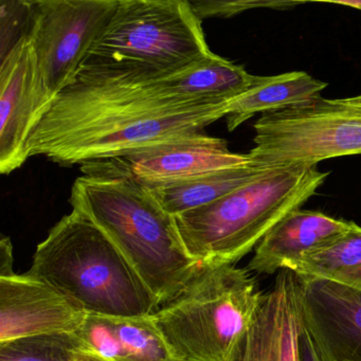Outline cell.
I'll list each match as a JSON object with an SVG mask.
<instances>
[{
  "mask_svg": "<svg viewBox=\"0 0 361 361\" xmlns=\"http://www.w3.org/2000/svg\"><path fill=\"white\" fill-rule=\"evenodd\" d=\"M164 75L82 65L46 107L27 141L28 157L62 166L115 159L164 143L206 136L227 117L225 99H190L169 92Z\"/></svg>",
  "mask_w": 361,
  "mask_h": 361,
  "instance_id": "6da1fadb",
  "label": "cell"
},
{
  "mask_svg": "<svg viewBox=\"0 0 361 361\" xmlns=\"http://www.w3.org/2000/svg\"><path fill=\"white\" fill-rule=\"evenodd\" d=\"M69 198L121 251L160 305L187 286L200 268L188 253L175 216L132 176L81 166Z\"/></svg>",
  "mask_w": 361,
  "mask_h": 361,
  "instance_id": "7a4b0ae2",
  "label": "cell"
},
{
  "mask_svg": "<svg viewBox=\"0 0 361 361\" xmlns=\"http://www.w3.org/2000/svg\"><path fill=\"white\" fill-rule=\"evenodd\" d=\"M28 274L54 287L87 314L147 317L155 295L121 251L88 217L73 211L37 246Z\"/></svg>",
  "mask_w": 361,
  "mask_h": 361,
  "instance_id": "3957f363",
  "label": "cell"
},
{
  "mask_svg": "<svg viewBox=\"0 0 361 361\" xmlns=\"http://www.w3.org/2000/svg\"><path fill=\"white\" fill-rule=\"evenodd\" d=\"M329 173L272 169L212 204L175 216L188 253L200 263L234 264L316 194Z\"/></svg>",
  "mask_w": 361,
  "mask_h": 361,
  "instance_id": "277c9868",
  "label": "cell"
},
{
  "mask_svg": "<svg viewBox=\"0 0 361 361\" xmlns=\"http://www.w3.org/2000/svg\"><path fill=\"white\" fill-rule=\"evenodd\" d=\"M263 293L248 269L202 263L187 286L153 314L176 361H230Z\"/></svg>",
  "mask_w": 361,
  "mask_h": 361,
  "instance_id": "5b68a950",
  "label": "cell"
},
{
  "mask_svg": "<svg viewBox=\"0 0 361 361\" xmlns=\"http://www.w3.org/2000/svg\"><path fill=\"white\" fill-rule=\"evenodd\" d=\"M212 54L190 0H120L82 65L171 75Z\"/></svg>",
  "mask_w": 361,
  "mask_h": 361,
  "instance_id": "8992f818",
  "label": "cell"
},
{
  "mask_svg": "<svg viewBox=\"0 0 361 361\" xmlns=\"http://www.w3.org/2000/svg\"><path fill=\"white\" fill-rule=\"evenodd\" d=\"M249 156L267 169L307 166L342 156L361 155V94L314 99L264 114L253 124Z\"/></svg>",
  "mask_w": 361,
  "mask_h": 361,
  "instance_id": "52a82bcc",
  "label": "cell"
},
{
  "mask_svg": "<svg viewBox=\"0 0 361 361\" xmlns=\"http://www.w3.org/2000/svg\"><path fill=\"white\" fill-rule=\"evenodd\" d=\"M119 1H29L28 39L43 113L73 81L92 46L111 22Z\"/></svg>",
  "mask_w": 361,
  "mask_h": 361,
  "instance_id": "ba28073f",
  "label": "cell"
},
{
  "mask_svg": "<svg viewBox=\"0 0 361 361\" xmlns=\"http://www.w3.org/2000/svg\"><path fill=\"white\" fill-rule=\"evenodd\" d=\"M249 154L232 153L227 141L214 137L164 143L115 159L82 164L111 174L132 176L149 189L189 180L215 171L252 164Z\"/></svg>",
  "mask_w": 361,
  "mask_h": 361,
  "instance_id": "9c48e42d",
  "label": "cell"
},
{
  "mask_svg": "<svg viewBox=\"0 0 361 361\" xmlns=\"http://www.w3.org/2000/svg\"><path fill=\"white\" fill-rule=\"evenodd\" d=\"M43 113L28 35L0 64V172L11 174L29 159L27 141Z\"/></svg>",
  "mask_w": 361,
  "mask_h": 361,
  "instance_id": "30bf717a",
  "label": "cell"
},
{
  "mask_svg": "<svg viewBox=\"0 0 361 361\" xmlns=\"http://www.w3.org/2000/svg\"><path fill=\"white\" fill-rule=\"evenodd\" d=\"M86 317L65 295L28 272L0 278V342L75 334Z\"/></svg>",
  "mask_w": 361,
  "mask_h": 361,
  "instance_id": "8fae6325",
  "label": "cell"
},
{
  "mask_svg": "<svg viewBox=\"0 0 361 361\" xmlns=\"http://www.w3.org/2000/svg\"><path fill=\"white\" fill-rule=\"evenodd\" d=\"M298 278L302 316L327 358L361 361L360 289L324 279Z\"/></svg>",
  "mask_w": 361,
  "mask_h": 361,
  "instance_id": "7c38bea8",
  "label": "cell"
},
{
  "mask_svg": "<svg viewBox=\"0 0 361 361\" xmlns=\"http://www.w3.org/2000/svg\"><path fill=\"white\" fill-rule=\"evenodd\" d=\"M300 323L299 278L280 270L230 361H297Z\"/></svg>",
  "mask_w": 361,
  "mask_h": 361,
  "instance_id": "4fadbf2b",
  "label": "cell"
},
{
  "mask_svg": "<svg viewBox=\"0 0 361 361\" xmlns=\"http://www.w3.org/2000/svg\"><path fill=\"white\" fill-rule=\"evenodd\" d=\"M320 212L293 211L276 224L255 248L249 271L272 274L293 270L300 261L337 240L354 226Z\"/></svg>",
  "mask_w": 361,
  "mask_h": 361,
  "instance_id": "5bb4252c",
  "label": "cell"
},
{
  "mask_svg": "<svg viewBox=\"0 0 361 361\" xmlns=\"http://www.w3.org/2000/svg\"><path fill=\"white\" fill-rule=\"evenodd\" d=\"M75 335L106 361H176L158 329L153 314H87Z\"/></svg>",
  "mask_w": 361,
  "mask_h": 361,
  "instance_id": "9a60e30c",
  "label": "cell"
},
{
  "mask_svg": "<svg viewBox=\"0 0 361 361\" xmlns=\"http://www.w3.org/2000/svg\"><path fill=\"white\" fill-rule=\"evenodd\" d=\"M327 84L304 71L255 75L251 85L228 101L227 128L233 132L257 114H268L319 98Z\"/></svg>",
  "mask_w": 361,
  "mask_h": 361,
  "instance_id": "2e32d148",
  "label": "cell"
},
{
  "mask_svg": "<svg viewBox=\"0 0 361 361\" xmlns=\"http://www.w3.org/2000/svg\"><path fill=\"white\" fill-rule=\"evenodd\" d=\"M272 169L253 161L249 166L215 171L189 180L151 189L164 210L173 216L202 208L255 180Z\"/></svg>",
  "mask_w": 361,
  "mask_h": 361,
  "instance_id": "e0dca14e",
  "label": "cell"
},
{
  "mask_svg": "<svg viewBox=\"0 0 361 361\" xmlns=\"http://www.w3.org/2000/svg\"><path fill=\"white\" fill-rule=\"evenodd\" d=\"M255 75L213 54L180 73L160 77L169 92L190 99H225L244 92Z\"/></svg>",
  "mask_w": 361,
  "mask_h": 361,
  "instance_id": "ac0fdd59",
  "label": "cell"
},
{
  "mask_svg": "<svg viewBox=\"0 0 361 361\" xmlns=\"http://www.w3.org/2000/svg\"><path fill=\"white\" fill-rule=\"evenodd\" d=\"M291 271L298 276L334 281L361 290V227L354 224L337 240L304 257Z\"/></svg>",
  "mask_w": 361,
  "mask_h": 361,
  "instance_id": "d6986e66",
  "label": "cell"
},
{
  "mask_svg": "<svg viewBox=\"0 0 361 361\" xmlns=\"http://www.w3.org/2000/svg\"><path fill=\"white\" fill-rule=\"evenodd\" d=\"M0 361H106L75 334L0 342Z\"/></svg>",
  "mask_w": 361,
  "mask_h": 361,
  "instance_id": "ffe728a7",
  "label": "cell"
},
{
  "mask_svg": "<svg viewBox=\"0 0 361 361\" xmlns=\"http://www.w3.org/2000/svg\"><path fill=\"white\" fill-rule=\"evenodd\" d=\"M196 16L204 18H228L238 16L247 10L257 8H270V9L285 10L286 8L301 5L299 1H246V0H190Z\"/></svg>",
  "mask_w": 361,
  "mask_h": 361,
  "instance_id": "44dd1931",
  "label": "cell"
},
{
  "mask_svg": "<svg viewBox=\"0 0 361 361\" xmlns=\"http://www.w3.org/2000/svg\"><path fill=\"white\" fill-rule=\"evenodd\" d=\"M29 1H1V56L28 35Z\"/></svg>",
  "mask_w": 361,
  "mask_h": 361,
  "instance_id": "7402d4cb",
  "label": "cell"
},
{
  "mask_svg": "<svg viewBox=\"0 0 361 361\" xmlns=\"http://www.w3.org/2000/svg\"><path fill=\"white\" fill-rule=\"evenodd\" d=\"M297 361H331L323 352L314 334L310 331L301 312L297 342Z\"/></svg>",
  "mask_w": 361,
  "mask_h": 361,
  "instance_id": "603a6c76",
  "label": "cell"
},
{
  "mask_svg": "<svg viewBox=\"0 0 361 361\" xmlns=\"http://www.w3.org/2000/svg\"><path fill=\"white\" fill-rule=\"evenodd\" d=\"M13 271V247L8 236L0 240V278L12 276Z\"/></svg>",
  "mask_w": 361,
  "mask_h": 361,
  "instance_id": "cb8c5ba5",
  "label": "cell"
},
{
  "mask_svg": "<svg viewBox=\"0 0 361 361\" xmlns=\"http://www.w3.org/2000/svg\"><path fill=\"white\" fill-rule=\"evenodd\" d=\"M331 4L336 5L346 6V7L354 8V9L361 10V1H331Z\"/></svg>",
  "mask_w": 361,
  "mask_h": 361,
  "instance_id": "d4e9b609",
  "label": "cell"
}]
</instances>
